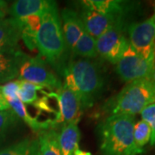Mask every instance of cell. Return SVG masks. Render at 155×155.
Masks as SVG:
<instances>
[{
    "instance_id": "cell-1",
    "label": "cell",
    "mask_w": 155,
    "mask_h": 155,
    "mask_svg": "<svg viewBox=\"0 0 155 155\" xmlns=\"http://www.w3.org/2000/svg\"><path fill=\"white\" fill-rule=\"evenodd\" d=\"M63 76L64 84L79 97L83 110L94 105L104 90V72L95 59L72 55L67 61Z\"/></svg>"
},
{
    "instance_id": "cell-5",
    "label": "cell",
    "mask_w": 155,
    "mask_h": 155,
    "mask_svg": "<svg viewBox=\"0 0 155 155\" xmlns=\"http://www.w3.org/2000/svg\"><path fill=\"white\" fill-rule=\"evenodd\" d=\"M17 78L42 88H48L50 91H58L63 84L61 79L51 70L48 62L40 55L27 56L20 67Z\"/></svg>"
},
{
    "instance_id": "cell-9",
    "label": "cell",
    "mask_w": 155,
    "mask_h": 155,
    "mask_svg": "<svg viewBox=\"0 0 155 155\" xmlns=\"http://www.w3.org/2000/svg\"><path fill=\"white\" fill-rule=\"evenodd\" d=\"M78 14L83 22L85 31L96 40L114 27H126V17L104 15L84 7H82L81 11Z\"/></svg>"
},
{
    "instance_id": "cell-21",
    "label": "cell",
    "mask_w": 155,
    "mask_h": 155,
    "mask_svg": "<svg viewBox=\"0 0 155 155\" xmlns=\"http://www.w3.org/2000/svg\"><path fill=\"white\" fill-rule=\"evenodd\" d=\"M0 155H39L37 138H26L0 150Z\"/></svg>"
},
{
    "instance_id": "cell-26",
    "label": "cell",
    "mask_w": 155,
    "mask_h": 155,
    "mask_svg": "<svg viewBox=\"0 0 155 155\" xmlns=\"http://www.w3.org/2000/svg\"><path fill=\"white\" fill-rule=\"evenodd\" d=\"M21 81L19 79L7 82L3 85H0V93L8 100H15L18 98V91L20 88Z\"/></svg>"
},
{
    "instance_id": "cell-31",
    "label": "cell",
    "mask_w": 155,
    "mask_h": 155,
    "mask_svg": "<svg viewBox=\"0 0 155 155\" xmlns=\"http://www.w3.org/2000/svg\"><path fill=\"white\" fill-rule=\"evenodd\" d=\"M153 67H155V56H154V63H153Z\"/></svg>"
},
{
    "instance_id": "cell-4",
    "label": "cell",
    "mask_w": 155,
    "mask_h": 155,
    "mask_svg": "<svg viewBox=\"0 0 155 155\" xmlns=\"http://www.w3.org/2000/svg\"><path fill=\"white\" fill-rule=\"evenodd\" d=\"M155 103V85L149 79L142 78L127 83L111 101L110 115L134 116Z\"/></svg>"
},
{
    "instance_id": "cell-7",
    "label": "cell",
    "mask_w": 155,
    "mask_h": 155,
    "mask_svg": "<svg viewBox=\"0 0 155 155\" xmlns=\"http://www.w3.org/2000/svg\"><path fill=\"white\" fill-rule=\"evenodd\" d=\"M129 44L145 57L155 56V8L146 20L127 27Z\"/></svg>"
},
{
    "instance_id": "cell-2",
    "label": "cell",
    "mask_w": 155,
    "mask_h": 155,
    "mask_svg": "<svg viewBox=\"0 0 155 155\" xmlns=\"http://www.w3.org/2000/svg\"><path fill=\"white\" fill-rule=\"evenodd\" d=\"M36 48L40 56L55 71L63 74L69 60L67 57L69 51L65 42L61 17L54 1L42 15L41 27L36 35Z\"/></svg>"
},
{
    "instance_id": "cell-14",
    "label": "cell",
    "mask_w": 155,
    "mask_h": 155,
    "mask_svg": "<svg viewBox=\"0 0 155 155\" xmlns=\"http://www.w3.org/2000/svg\"><path fill=\"white\" fill-rule=\"evenodd\" d=\"M22 36L20 22L12 17L0 19V50L18 48V42Z\"/></svg>"
},
{
    "instance_id": "cell-10",
    "label": "cell",
    "mask_w": 155,
    "mask_h": 155,
    "mask_svg": "<svg viewBox=\"0 0 155 155\" xmlns=\"http://www.w3.org/2000/svg\"><path fill=\"white\" fill-rule=\"evenodd\" d=\"M56 95L62 122H78L83 112V108L77 94L63 84L61 88L56 91Z\"/></svg>"
},
{
    "instance_id": "cell-16",
    "label": "cell",
    "mask_w": 155,
    "mask_h": 155,
    "mask_svg": "<svg viewBox=\"0 0 155 155\" xmlns=\"http://www.w3.org/2000/svg\"><path fill=\"white\" fill-rule=\"evenodd\" d=\"M80 130L78 122L64 123L58 132V144L61 155H72L74 150L79 147Z\"/></svg>"
},
{
    "instance_id": "cell-30",
    "label": "cell",
    "mask_w": 155,
    "mask_h": 155,
    "mask_svg": "<svg viewBox=\"0 0 155 155\" xmlns=\"http://www.w3.org/2000/svg\"><path fill=\"white\" fill-rule=\"evenodd\" d=\"M149 79L153 82V83L155 85V67L153 68V70H152V72H151V74H150L149 76Z\"/></svg>"
},
{
    "instance_id": "cell-20",
    "label": "cell",
    "mask_w": 155,
    "mask_h": 155,
    "mask_svg": "<svg viewBox=\"0 0 155 155\" xmlns=\"http://www.w3.org/2000/svg\"><path fill=\"white\" fill-rule=\"evenodd\" d=\"M72 54L84 59H96L98 56L97 40L84 30L72 50Z\"/></svg>"
},
{
    "instance_id": "cell-19",
    "label": "cell",
    "mask_w": 155,
    "mask_h": 155,
    "mask_svg": "<svg viewBox=\"0 0 155 155\" xmlns=\"http://www.w3.org/2000/svg\"><path fill=\"white\" fill-rule=\"evenodd\" d=\"M39 155H61L58 144V132L48 129L38 133Z\"/></svg>"
},
{
    "instance_id": "cell-22",
    "label": "cell",
    "mask_w": 155,
    "mask_h": 155,
    "mask_svg": "<svg viewBox=\"0 0 155 155\" xmlns=\"http://www.w3.org/2000/svg\"><path fill=\"white\" fill-rule=\"evenodd\" d=\"M20 81L18 98L23 104H34L39 99L38 91H42L44 88L27 81Z\"/></svg>"
},
{
    "instance_id": "cell-29",
    "label": "cell",
    "mask_w": 155,
    "mask_h": 155,
    "mask_svg": "<svg viewBox=\"0 0 155 155\" xmlns=\"http://www.w3.org/2000/svg\"><path fill=\"white\" fill-rule=\"evenodd\" d=\"M72 155H91V153H89V152L83 151L82 149H80L79 147H78V148H76V149L74 150Z\"/></svg>"
},
{
    "instance_id": "cell-25",
    "label": "cell",
    "mask_w": 155,
    "mask_h": 155,
    "mask_svg": "<svg viewBox=\"0 0 155 155\" xmlns=\"http://www.w3.org/2000/svg\"><path fill=\"white\" fill-rule=\"evenodd\" d=\"M140 116L142 120L147 122L151 127L152 134L150 139V144L153 147H155V103L147 106L146 109L141 111Z\"/></svg>"
},
{
    "instance_id": "cell-8",
    "label": "cell",
    "mask_w": 155,
    "mask_h": 155,
    "mask_svg": "<svg viewBox=\"0 0 155 155\" xmlns=\"http://www.w3.org/2000/svg\"><path fill=\"white\" fill-rule=\"evenodd\" d=\"M126 28L116 26L97 39V54L102 59L114 65L122 59L129 46V41L124 35Z\"/></svg>"
},
{
    "instance_id": "cell-13",
    "label": "cell",
    "mask_w": 155,
    "mask_h": 155,
    "mask_svg": "<svg viewBox=\"0 0 155 155\" xmlns=\"http://www.w3.org/2000/svg\"><path fill=\"white\" fill-rule=\"evenodd\" d=\"M134 3L120 0H85L79 2V5L90 10L99 12L104 15H112L126 17L131 11Z\"/></svg>"
},
{
    "instance_id": "cell-3",
    "label": "cell",
    "mask_w": 155,
    "mask_h": 155,
    "mask_svg": "<svg viewBox=\"0 0 155 155\" xmlns=\"http://www.w3.org/2000/svg\"><path fill=\"white\" fill-rule=\"evenodd\" d=\"M134 117L110 115L97 126L100 152L103 155H140L143 149L134 138Z\"/></svg>"
},
{
    "instance_id": "cell-28",
    "label": "cell",
    "mask_w": 155,
    "mask_h": 155,
    "mask_svg": "<svg viewBox=\"0 0 155 155\" xmlns=\"http://www.w3.org/2000/svg\"><path fill=\"white\" fill-rule=\"evenodd\" d=\"M7 13H8L7 3L5 1H0V19L5 18Z\"/></svg>"
},
{
    "instance_id": "cell-12",
    "label": "cell",
    "mask_w": 155,
    "mask_h": 155,
    "mask_svg": "<svg viewBox=\"0 0 155 155\" xmlns=\"http://www.w3.org/2000/svg\"><path fill=\"white\" fill-rule=\"evenodd\" d=\"M28 54L18 49L0 50V84L18 77L19 69Z\"/></svg>"
},
{
    "instance_id": "cell-17",
    "label": "cell",
    "mask_w": 155,
    "mask_h": 155,
    "mask_svg": "<svg viewBox=\"0 0 155 155\" xmlns=\"http://www.w3.org/2000/svg\"><path fill=\"white\" fill-rule=\"evenodd\" d=\"M8 103L11 110L17 114V116L22 119L23 122H26L35 133H40L48 129H55V125L58 124L57 122L53 121H40L36 117L28 113L25 104H23L19 98L8 100Z\"/></svg>"
},
{
    "instance_id": "cell-15",
    "label": "cell",
    "mask_w": 155,
    "mask_h": 155,
    "mask_svg": "<svg viewBox=\"0 0 155 155\" xmlns=\"http://www.w3.org/2000/svg\"><path fill=\"white\" fill-rule=\"evenodd\" d=\"M54 1L48 0H18L10 9L11 17L22 21L33 15H43Z\"/></svg>"
},
{
    "instance_id": "cell-6",
    "label": "cell",
    "mask_w": 155,
    "mask_h": 155,
    "mask_svg": "<svg viewBox=\"0 0 155 155\" xmlns=\"http://www.w3.org/2000/svg\"><path fill=\"white\" fill-rule=\"evenodd\" d=\"M153 63L154 56L145 57L129 44L122 59L116 64V71L122 81L130 83L149 78Z\"/></svg>"
},
{
    "instance_id": "cell-27",
    "label": "cell",
    "mask_w": 155,
    "mask_h": 155,
    "mask_svg": "<svg viewBox=\"0 0 155 155\" xmlns=\"http://www.w3.org/2000/svg\"><path fill=\"white\" fill-rule=\"evenodd\" d=\"M9 109H11V107H10V104H9L8 101L5 98V97L3 95L0 93V112L4 110H7Z\"/></svg>"
},
{
    "instance_id": "cell-23",
    "label": "cell",
    "mask_w": 155,
    "mask_h": 155,
    "mask_svg": "<svg viewBox=\"0 0 155 155\" xmlns=\"http://www.w3.org/2000/svg\"><path fill=\"white\" fill-rule=\"evenodd\" d=\"M151 127L147 122L143 120L134 123V138L139 148L143 149L144 147L150 142L151 139Z\"/></svg>"
},
{
    "instance_id": "cell-11",
    "label": "cell",
    "mask_w": 155,
    "mask_h": 155,
    "mask_svg": "<svg viewBox=\"0 0 155 155\" xmlns=\"http://www.w3.org/2000/svg\"><path fill=\"white\" fill-rule=\"evenodd\" d=\"M61 17L62 21V32L69 53H72L75 45L84 33V26L77 11L72 9H63Z\"/></svg>"
},
{
    "instance_id": "cell-18",
    "label": "cell",
    "mask_w": 155,
    "mask_h": 155,
    "mask_svg": "<svg viewBox=\"0 0 155 155\" xmlns=\"http://www.w3.org/2000/svg\"><path fill=\"white\" fill-rule=\"evenodd\" d=\"M42 15H33L18 21L22 26L21 39L30 50L36 48V35L41 27Z\"/></svg>"
},
{
    "instance_id": "cell-24",
    "label": "cell",
    "mask_w": 155,
    "mask_h": 155,
    "mask_svg": "<svg viewBox=\"0 0 155 155\" xmlns=\"http://www.w3.org/2000/svg\"><path fill=\"white\" fill-rule=\"evenodd\" d=\"M19 121L20 118L11 109L1 111L0 112V138L4 137L12 127H16Z\"/></svg>"
}]
</instances>
